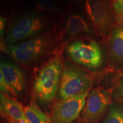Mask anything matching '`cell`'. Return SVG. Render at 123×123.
<instances>
[{
	"label": "cell",
	"mask_w": 123,
	"mask_h": 123,
	"mask_svg": "<svg viewBox=\"0 0 123 123\" xmlns=\"http://www.w3.org/2000/svg\"><path fill=\"white\" fill-rule=\"evenodd\" d=\"M54 44V40L52 35L41 34L24 42L7 46L5 50L15 61L30 64L48 53Z\"/></svg>",
	"instance_id": "cell-1"
},
{
	"label": "cell",
	"mask_w": 123,
	"mask_h": 123,
	"mask_svg": "<svg viewBox=\"0 0 123 123\" xmlns=\"http://www.w3.org/2000/svg\"><path fill=\"white\" fill-rule=\"evenodd\" d=\"M62 68L61 58L55 56L46 63L35 78L34 88L38 99L43 103L54 99L59 86Z\"/></svg>",
	"instance_id": "cell-2"
},
{
	"label": "cell",
	"mask_w": 123,
	"mask_h": 123,
	"mask_svg": "<svg viewBox=\"0 0 123 123\" xmlns=\"http://www.w3.org/2000/svg\"><path fill=\"white\" fill-rule=\"evenodd\" d=\"M45 20L37 14L18 18L9 28L5 38L6 45L18 43L41 35L46 28Z\"/></svg>",
	"instance_id": "cell-3"
},
{
	"label": "cell",
	"mask_w": 123,
	"mask_h": 123,
	"mask_svg": "<svg viewBox=\"0 0 123 123\" xmlns=\"http://www.w3.org/2000/svg\"><path fill=\"white\" fill-rule=\"evenodd\" d=\"M92 84L90 75L76 66L67 64L62 74L59 94L62 100L79 96L88 92Z\"/></svg>",
	"instance_id": "cell-4"
},
{
	"label": "cell",
	"mask_w": 123,
	"mask_h": 123,
	"mask_svg": "<svg viewBox=\"0 0 123 123\" xmlns=\"http://www.w3.org/2000/svg\"><path fill=\"white\" fill-rule=\"evenodd\" d=\"M67 55L76 63L90 70H96L103 62L100 47L95 41H75L67 47Z\"/></svg>",
	"instance_id": "cell-5"
},
{
	"label": "cell",
	"mask_w": 123,
	"mask_h": 123,
	"mask_svg": "<svg viewBox=\"0 0 123 123\" xmlns=\"http://www.w3.org/2000/svg\"><path fill=\"white\" fill-rule=\"evenodd\" d=\"M112 95L104 88L93 89L86 100L81 118L87 123H99L111 103Z\"/></svg>",
	"instance_id": "cell-6"
},
{
	"label": "cell",
	"mask_w": 123,
	"mask_h": 123,
	"mask_svg": "<svg viewBox=\"0 0 123 123\" xmlns=\"http://www.w3.org/2000/svg\"><path fill=\"white\" fill-rule=\"evenodd\" d=\"M88 95L89 91L55 103L51 113L53 123H73L82 112Z\"/></svg>",
	"instance_id": "cell-7"
},
{
	"label": "cell",
	"mask_w": 123,
	"mask_h": 123,
	"mask_svg": "<svg viewBox=\"0 0 123 123\" xmlns=\"http://www.w3.org/2000/svg\"><path fill=\"white\" fill-rule=\"evenodd\" d=\"M86 12L95 28L101 34H106L111 24L108 7L103 0H87Z\"/></svg>",
	"instance_id": "cell-8"
},
{
	"label": "cell",
	"mask_w": 123,
	"mask_h": 123,
	"mask_svg": "<svg viewBox=\"0 0 123 123\" xmlns=\"http://www.w3.org/2000/svg\"><path fill=\"white\" fill-rule=\"evenodd\" d=\"M0 73L2 74L18 96L22 93L26 86L25 76L18 66L8 62H1Z\"/></svg>",
	"instance_id": "cell-9"
},
{
	"label": "cell",
	"mask_w": 123,
	"mask_h": 123,
	"mask_svg": "<svg viewBox=\"0 0 123 123\" xmlns=\"http://www.w3.org/2000/svg\"><path fill=\"white\" fill-rule=\"evenodd\" d=\"M0 107L2 115L19 123H30L26 117L25 110L18 101L8 95H0Z\"/></svg>",
	"instance_id": "cell-10"
},
{
	"label": "cell",
	"mask_w": 123,
	"mask_h": 123,
	"mask_svg": "<svg viewBox=\"0 0 123 123\" xmlns=\"http://www.w3.org/2000/svg\"><path fill=\"white\" fill-rule=\"evenodd\" d=\"M112 63L123 64V26L119 25L112 30L110 43Z\"/></svg>",
	"instance_id": "cell-11"
},
{
	"label": "cell",
	"mask_w": 123,
	"mask_h": 123,
	"mask_svg": "<svg viewBox=\"0 0 123 123\" xmlns=\"http://www.w3.org/2000/svg\"><path fill=\"white\" fill-rule=\"evenodd\" d=\"M67 30L71 35L90 34L91 30L88 24L79 15H73L67 20Z\"/></svg>",
	"instance_id": "cell-12"
},
{
	"label": "cell",
	"mask_w": 123,
	"mask_h": 123,
	"mask_svg": "<svg viewBox=\"0 0 123 123\" xmlns=\"http://www.w3.org/2000/svg\"><path fill=\"white\" fill-rule=\"evenodd\" d=\"M102 123H123V103H111Z\"/></svg>",
	"instance_id": "cell-13"
},
{
	"label": "cell",
	"mask_w": 123,
	"mask_h": 123,
	"mask_svg": "<svg viewBox=\"0 0 123 123\" xmlns=\"http://www.w3.org/2000/svg\"><path fill=\"white\" fill-rule=\"evenodd\" d=\"M26 117L30 123H49L50 120L35 104H30L24 108Z\"/></svg>",
	"instance_id": "cell-14"
},
{
	"label": "cell",
	"mask_w": 123,
	"mask_h": 123,
	"mask_svg": "<svg viewBox=\"0 0 123 123\" xmlns=\"http://www.w3.org/2000/svg\"><path fill=\"white\" fill-rule=\"evenodd\" d=\"M0 89H1V93L5 95H8L10 97L18 96L14 89L9 84V83L4 78V75L1 73H0Z\"/></svg>",
	"instance_id": "cell-15"
},
{
	"label": "cell",
	"mask_w": 123,
	"mask_h": 123,
	"mask_svg": "<svg viewBox=\"0 0 123 123\" xmlns=\"http://www.w3.org/2000/svg\"><path fill=\"white\" fill-rule=\"evenodd\" d=\"M112 98L116 102L123 103V78L119 81V83L113 90Z\"/></svg>",
	"instance_id": "cell-16"
},
{
	"label": "cell",
	"mask_w": 123,
	"mask_h": 123,
	"mask_svg": "<svg viewBox=\"0 0 123 123\" xmlns=\"http://www.w3.org/2000/svg\"><path fill=\"white\" fill-rule=\"evenodd\" d=\"M117 18L123 26V0H117L113 5Z\"/></svg>",
	"instance_id": "cell-17"
},
{
	"label": "cell",
	"mask_w": 123,
	"mask_h": 123,
	"mask_svg": "<svg viewBox=\"0 0 123 123\" xmlns=\"http://www.w3.org/2000/svg\"><path fill=\"white\" fill-rule=\"evenodd\" d=\"M38 8L42 10H50L53 8V3L51 2L49 0H42L39 3H38Z\"/></svg>",
	"instance_id": "cell-18"
},
{
	"label": "cell",
	"mask_w": 123,
	"mask_h": 123,
	"mask_svg": "<svg viewBox=\"0 0 123 123\" xmlns=\"http://www.w3.org/2000/svg\"><path fill=\"white\" fill-rule=\"evenodd\" d=\"M6 24V18L4 17H0V34H1V37H2L4 34Z\"/></svg>",
	"instance_id": "cell-19"
},
{
	"label": "cell",
	"mask_w": 123,
	"mask_h": 123,
	"mask_svg": "<svg viewBox=\"0 0 123 123\" xmlns=\"http://www.w3.org/2000/svg\"><path fill=\"white\" fill-rule=\"evenodd\" d=\"M19 123L16 122V121H13V120H12V123Z\"/></svg>",
	"instance_id": "cell-20"
},
{
	"label": "cell",
	"mask_w": 123,
	"mask_h": 123,
	"mask_svg": "<svg viewBox=\"0 0 123 123\" xmlns=\"http://www.w3.org/2000/svg\"><path fill=\"white\" fill-rule=\"evenodd\" d=\"M72 1H79V0H72Z\"/></svg>",
	"instance_id": "cell-21"
},
{
	"label": "cell",
	"mask_w": 123,
	"mask_h": 123,
	"mask_svg": "<svg viewBox=\"0 0 123 123\" xmlns=\"http://www.w3.org/2000/svg\"><path fill=\"white\" fill-rule=\"evenodd\" d=\"M122 76L123 77V74H122Z\"/></svg>",
	"instance_id": "cell-22"
}]
</instances>
